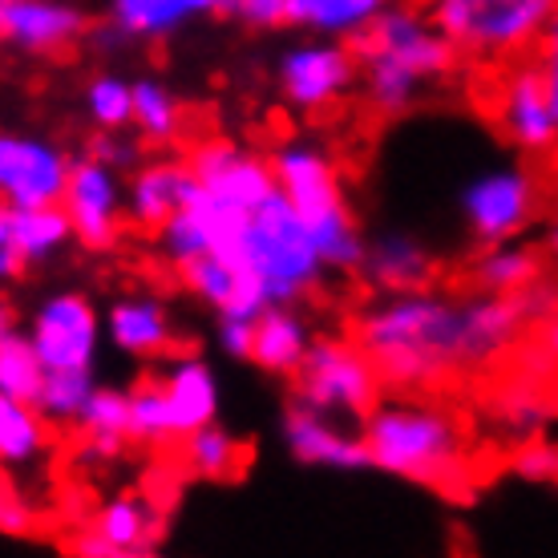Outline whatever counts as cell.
Returning a JSON list of instances; mask_svg holds the SVG:
<instances>
[{"label":"cell","instance_id":"1","mask_svg":"<svg viewBox=\"0 0 558 558\" xmlns=\"http://www.w3.org/2000/svg\"><path fill=\"white\" fill-rule=\"evenodd\" d=\"M352 336L392 389H433L470 364L465 300L433 288L389 292L356 316Z\"/></svg>","mask_w":558,"mask_h":558},{"label":"cell","instance_id":"2","mask_svg":"<svg viewBox=\"0 0 558 558\" xmlns=\"http://www.w3.org/2000/svg\"><path fill=\"white\" fill-rule=\"evenodd\" d=\"M352 49L361 61L364 101L380 118H405L433 82H446L461 57L425 9L401 0H392Z\"/></svg>","mask_w":558,"mask_h":558},{"label":"cell","instance_id":"3","mask_svg":"<svg viewBox=\"0 0 558 558\" xmlns=\"http://www.w3.org/2000/svg\"><path fill=\"white\" fill-rule=\"evenodd\" d=\"M361 433L368 465H377L380 474L421 486H449L465 470V429L446 405L392 397L361 421Z\"/></svg>","mask_w":558,"mask_h":558},{"label":"cell","instance_id":"4","mask_svg":"<svg viewBox=\"0 0 558 558\" xmlns=\"http://www.w3.org/2000/svg\"><path fill=\"white\" fill-rule=\"evenodd\" d=\"M231 255L259 279L271 304H300L304 295L320 288L324 271H328L316 252L307 215L283 191H276L264 207L252 210Z\"/></svg>","mask_w":558,"mask_h":558},{"label":"cell","instance_id":"5","mask_svg":"<svg viewBox=\"0 0 558 558\" xmlns=\"http://www.w3.org/2000/svg\"><path fill=\"white\" fill-rule=\"evenodd\" d=\"M425 13L458 45L461 57L510 65L538 49L558 0H425Z\"/></svg>","mask_w":558,"mask_h":558},{"label":"cell","instance_id":"6","mask_svg":"<svg viewBox=\"0 0 558 558\" xmlns=\"http://www.w3.org/2000/svg\"><path fill=\"white\" fill-rule=\"evenodd\" d=\"M377 361L368 356L356 336H316L300 373L292 377L295 405L320 409L332 417L364 421L380 405Z\"/></svg>","mask_w":558,"mask_h":558},{"label":"cell","instance_id":"7","mask_svg":"<svg viewBox=\"0 0 558 558\" xmlns=\"http://www.w3.org/2000/svg\"><path fill=\"white\" fill-rule=\"evenodd\" d=\"M543 203L538 179L534 170H526L522 162H494L482 167L477 174L461 182L458 210L461 223L470 231L477 247H494V243H510L526 227L534 223Z\"/></svg>","mask_w":558,"mask_h":558},{"label":"cell","instance_id":"8","mask_svg":"<svg viewBox=\"0 0 558 558\" xmlns=\"http://www.w3.org/2000/svg\"><path fill=\"white\" fill-rule=\"evenodd\" d=\"M361 77V61L349 41L307 37L288 45L276 61V89L295 113H328L352 94Z\"/></svg>","mask_w":558,"mask_h":558},{"label":"cell","instance_id":"9","mask_svg":"<svg viewBox=\"0 0 558 558\" xmlns=\"http://www.w3.org/2000/svg\"><path fill=\"white\" fill-rule=\"evenodd\" d=\"M28 336L41 352L49 373L57 368H94L106 344V312L94 307L85 292L61 288L49 292L28 316Z\"/></svg>","mask_w":558,"mask_h":558},{"label":"cell","instance_id":"10","mask_svg":"<svg viewBox=\"0 0 558 558\" xmlns=\"http://www.w3.org/2000/svg\"><path fill=\"white\" fill-rule=\"evenodd\" d=\"M70 150L37 130H9L0 138V195L9 207H57L73 179Z\"/></svg>","mask_w":558,"mask_h":558},{"label":"cell","instance_id":"11","mask_svg":"<svg viewBox=\"0 0 558 558\" xmlns=\"http://www.w3.org/2000/svg\"><path fill=\"white\" fill-rule=\"evenodd\" d=\"M70 210L73 235L85 252H113L122 243L126 219V170L110 167L106 158L85 150V158L73 162L70 191L61 198Z\"/></svg>","mask_w":558,"mask_h":558},{"label":"cell","instance_id":"12","mask_svg":"<svg viewBox=\"0 0 558 558\" xmlns=\"http://www.w3.org/2000/svg\"><path fill=\"white\" fill-rule=\"evenodd\" d=\"M494 122L502 138L522 154H546L558 146V106L550 98L543 61H510L494 89Z\"/></svg>","mask_w":558,"mask_h":558},{"label":"cell","instance_id":"13","mask_svg":"<svg viewBox=\"0 0 558 558\" xmlns=\"http://www.w3.org/2000/svg\"><path fill=\"white\" fill-rule=\"evenodd\" d=\"M252 219V210L235 207V203H227V198H215L210 191L198 186V195L179 210V215H170L167 223L158 227V255L167 259L170 267H182L198 259V255H210V252H231L243 235V227Z\"/></svg>","mask_w":558,"mask_h":558},{"label":"cell","instance_id":"14","mask_svg":"<svg viewBox=\"0 0 558 558\" xmlns=\"http://www.w3.org/2000/svg\"><path fill=\"white\" fill-rule=\"evenodd\" d=\"M0 37L16 57H61L89 37L77 0H0Z\"/></svg>","mask_w":558,"mask_h":558},{"label":"cell","instance_id":"15","mask_svg":"<svg viewBox=\"0 0 558 558\" xmlns=\"http://www.w3.org/2000/svg\"><path fill=\"white\" fill-rule=\"evenodd\" d=\"M279 437H283V449H288L300 465H312V470L356 474V470L368 465L364 433L352 429V421L320 413V409H307L292 401V409L279 421Z\"/></svg>","mask_w":558,"mask_h":558},{"label":"cell","instance_id":"16","mask_svg":"<svg viewBox=\"0 0 558 558\" xmlns=\"http://www.w3.org/2000/svg\"><path fill=\"white\" fill-rule=\"evenodd\" d=\"M73 235L70 210L61 207H9L0 210V276L16 279L25 267L53 264L65 252Z\"/></svg>","mask_w":558,"mask_h":558},{"label":"cell","instance_id":"17","mask_svg":"<svg viewBox=\"0 0 558 558\" xmlns=\"http://www.w3.org/2000/svg\"><path fill=\"white\" fill-rule=\"evenodd\" d=\"M191 167H195L203 191H210L215 198H227L243 210L264 207L267 198L279 191L271 158L247 150L239 142H203L191 154Z\"/></svg>","mask_w":558,"mask_h":558},{"label":"cell","instance_id":"18","mask_svg":"<svg viewBox=\"0 0 558 558\" xmlns=\"http://www.w3.org/2000/svg\"><path fill=\"white\" fill-rule=\"evenodd\" d=\"M198 195V174L191 167V158H150L138 162L126 179V219L142 235H158V227L167 223L170 215H179L191 198Z\"/></svg>","mask_w":558,"mask_h":558},{"label":"cell","instance_id":"19","mask_svg":"<svg viewBox=\"0 0 558 558\" xmlns=\"http://www.w3.org/2000/svg\"><path fill=\"white\" fill-rule=\"evenodd\" d=\"M271 170H276V186L292 198L304 215L328 210L344 203V186H340V170H336L332 154L312 138H283L276 150L267 154Z\"/></svg>","mask_w":558,"mask_h":558},{"label":"cell","instance_id":"20","mask_svg":"<svg viewBox=\"0 0 558 558\" xmlns=\"http://www.w3.org/2000/svg\"><path fill=\"white\" fill-rule=\"evenodd\" d=\"M179 276H182V288L195 295L203 307L219 312V316H252L255 320L271 304L267 292L259 288V279L239 264L231 252L198 255V259L179 267Z\"/></svg>","mask_w":558,"mask_h":558},{"label":"cell","instance_id":"21","mask_svg":"<svg viewBox=\"0 0 558 558\" xmlns=\"http://www.w3.org/2000/svg\"><path fill=\"white\" fill-rule=\"evenodd\" d=\"M158 538V514L150 502H142L138 494H118L101 506L89 531L77 534L73 555L82 558H130L150 555Z\"/></svg>","mask_w":558,"mask_h":558},{"label":"cell","instance_id":"22","mask_svg":"<svg viewBox=\"0 0 558 558\" xmlns=\"http://www.w3.org/2000/svg\"><path fill=\"white\" fill-rule=\"evenodd\" d=\"M106 344L130 361H158L174 349V316L150 292L118 295L106 307Z\"/></svg>","mask_w":558,"mask_h":558},{"label":"cell","instance_id":"23","mask_svg":"<svg viewBox=\"0 0 558 558\" xmlns=\"http://www.w3.org/2000/svg\"><path fill=\"white\" fill-rule=\"evenodd\" d=\"M433 276H437V255L413 231H380L377 239H368L361 279L373 292L389 295V292L429 288Z\"/></svg>","mask_w":558,"mask_h":558},{"label":"cell","instance_id":"24","mask_svg":"<svg viewBox=\"0 0 558 558\" xmlns=\"http://www.w3.org/2000/svg\"><path fill=\"white\" fill-rule=\"evenodd\" d=\"M223 13V0H106V25L118 41L162 45L191 21Z\"/></svg>","mask_w":558,"mask_h":558},{"label":"cell","instance_id":"25","mask_svg":"<svg viewBox=\"0 0 558 558\" xmlns=\"http://www.w3.org/2000/svg\"><path fill=\"white\" fill-rule=\"evenodd\" d=\"M312 328L295 312V304H267L255 316V344H252V364L264 368L271 377H295L304 364L307 349H312Z\"/></svg>","mask_w":558,"mask_h":558},{"label":"cell","instance_id":"26","mask_svg":"<svg viewBox=\"0 0 558 558\" xmlns=\"http://www.w3.org/2000/svg\"><path fill=\"white\" fill-rule=\"evenodd\" d=\"M158 377L167 385L170 409L179 421V441L186 433L203 429L219 417V380H215V368L203 356H195V352L170 356Z\"/></svg>","mask_w":558,"mask_h":558},{"label":"cell","instance_id":"27","mask_svg":"<svg viewBox=\"0 0 558 558\" xmlns=\"http://www.w3.org/2000/svg\"><path fill=\"white\" fill-rule=\"evenodd\" d=\"M53 458V421L33 401L0 397V461L13 474H28Z\"/></svg>","mask_w":558,"mask_h":558},{"label":"cell","instance_id":"28","mask_svg":"<svg viewBox=\"0 0 558 558\" xmlns=\"http://www.w3.org/2000/svg\"><path fill=\"white\" fill-rule=\"evenodd\" d=\"M550 417H555V401H550V392L534 377L510 380V385L498 389V397L489 401V425H494V433H498L502 441H510V446H526L534 437H543Z\"/></svg>","mask_w":558,"mask_h":558},{"label":"cell","instance_id":"29","mask_svg":"<svg viewBox=\"0 0 558 558\" xmlns=\"http://www.w3.org/2000/svg\"><path fill=\"white\" fill-rule=\"evenodd\" d=\"M392 0H288V25L307 37L356 41Z\"/></svg>","mask_w":558,"mask_h":558},{"label":"cell","instance_id":"30","mask_svg":"<svg viewBox=\"0 0 558 558\" xmlns=\"http://www.w3.org/2000/svg\"><path fill=\"white\" fill-rule=\"evenodd\" d=\"M470 279H474L477 292H494V295H518L526 292L534 279H543V255L538 247H526V243H494V247H482L477 259L470 264Z\"/></svg>","mask_w":558,"mask_h":558},{"label":"cell","instance_id":"31","mask_svg":"<svg viewBox=\"0 0 558 558\" xmlns=\"http://www.w3.org/2000/svg\"><path fill=\"white\" fill-rule=\"evenodd\" d=\"M179 453H182V465H186V474L203 477V482H227V477H235L243 470V461H247V449L239 441L235 433H227L219 421H210L203 429L186 433L179 441Z\"/></svg>","mask_w":558,"mask_h":558},{"label":"cell","instance_id":"32","mask_svg":"<svg viewBox=\"0 0 558 558\" xmlns=\"http://www.w3.org/2000/svg\"><path fill=\"white\" fill-rule=\"evenodd\" d=\"M312 223V239H316V252H320L328 271H361L364 252H368V239H364L361 223L352 219L349 203H336L328 210L307 215Z\"/></svg>","mask_w":558,"mask_h":558},{"label":"cell","instance_id":"33","mask_svg":"<svg viewBox=\"0 0 558 558\" xmlns=\"http://www.w3.org/2000/svg\"><path fill=\"white\" fill-rule=\"evenodd\" d=\"M45 377H49V368H45L28 328H16L13 320H4V332H0V397L37 401Z\"/></svg>","mask_w":558,"mask_h":558},{"label":"cell","instance_id":"34","mask_svg":"<svg viewBox=\"0 0 558 558\" xmlns=\"http://www.w3.org/2000/svg\"><path fill=\"white\" fill-rule=\"evenodd\" d=\"M134 134L150 146H174L182 134V101L167 82L138 77L134 82Z\"/></svg>","mask_w":558,"mask_h":558},{"label":"cell","instance_id":"35","mask_svg":"<svg viewBox=\"0 0 558 558\" xmlns=\"http://www.w3.org/2000/svg\"><path fill=\"white\" fill-rule=\"evenodd\" d=\"M94 392H98L94 368H57V373L45 377V385L33 405L41 409L53 425H73V429H77V421L85 417V409H89V401H94Z\"/></svg>","mask_w":558,"mask_h":558},{"label":"cell","instance_id":"36","mask_svg":"<svg viewBox=\"0 0 558 558\" xmlns=\"http://www.w3.org/2000/svg\"><path fill=\"white\" fill-rule=\"evenodd\" d=\"M130 437L146 441V446L179 441V421H174L162 377H146L130 389Z\"/></svg>","mask_w":558,"mask_h":558},{"label":"cell","instance_id":"37","mask_svg":"<svg viewBox=\"0 0 558 558\" xmlns=\"http://www.w3.org/2000/svg\"><path fill=\"white\" fill-rule=\"evenodd\" d=\"M82 110L94 130L134 126V82H126L122 73H94L85 82Z\"/></svg>","mask_w":558,"mask_h":558},{"label":"cell","instance_id":"38","mask_svg":"<svg viewBox=\"0 0 558 558\" xmlns=\"http://www.w3.org/2000/svg\"><path fill=\"white\" fill-rule=\"evenodd\" d=\"M77 433H85V437H113V441H126L130 437V392L98 385L94 401H89V409H85V417L77 421Z\"/></svg>","mask_w":558,"mask_h":558},{"label":"cell","instance_id":"39","mask_svg":"<svg viewBox=\"0 0 558 558\" xmlns=\"http://www.w3.org/2000/svg\"><path fill=\"white\" fill-rule=\"evenodd\" d=\"M510 470H514L522 482L558 486V441H543V437H534V441H526V446H518Z\"/></svg>","mask_w":558,"mask_h":558},{"label":"cell","instance_id":"40","mask_svg":"<svg viewBox=\"0 0 558 558\" xmlns=\"http://www.w3.org/2000/svg\"><path fill=\"white\" fill-rule=\"evenodd\" d=\"M215 344L231 361H252L255 320L252 316H215Z\"/></svg>","mask_w":558,"mask_h":558},{"label":"cell","instance_id":"41","mask_svg":"<svg viewBox=\"0 0 558 558\" xmlns=\"http://www.w3.org/2000/svg\"><path fill=\"white\" fill-rule=\"evenodd\" d=\"M223 13L247 28L288 25V0H223Z\"/></svg>","mask_w":558,"mask_h":558},{"label":"cell","instance_id":"42","mask_svg":"<svg viewBox=\"0 0 558 558\" xmlns=\"http://www.w3.org/2000/svg\"><path fill=\"white\" fill-rule=\"evenodd\" d=\"M89 154L106 158V162H110V167H118V170H134L142 162L138 142L126 138L122 130H98V138L89 142Z\"/></svg>","mask_w":558,"mask_h":558},{"label":"cell","instance_id":"43","mask_svg":"<svg viewBox=\"0 0 558 558\" xmlns=\"http://www.w3.org/2000/svg\"><path fill=\"white\" fill-rule=\"evenodd\" d=\"M518 307H522V316H526V324L531 320H550L558 312V283H550V279H534L526 292L514 295Z\"/></svg>","mask_w":558,"mask_h":558},{"label":"cell","instance_id":"44","mask_svg":"<svg viewBox=\"0 0 558 558\" xmlns=\"http://www.w3.org/2000/svg\"><path fill=\"white\" fill-rule=\"evenodd\" d=\"M538 61H543L546 82H550V98H555V106H558V13H555V21L546 25L543 41H538Z\"/></svg>","mask_w":558,"mask_h":558},{"label":"cell","instance_id":"45","mask_svg":"<svg viewBox=\"0 0 558 558\" xmlns=\"http://www.w3.org/2000/svg\"><path fill=\"white\" fill-rule=\"evenodd\" d=\"M538 352H543L546 361L558 364V312L550 320H543V332H538Z\"/></svg>","mask_w":558,"mask_h":558},{"label":"cell","instance_id":"46","mask_svg":"<svg viewBox=\"0 0 558 558\" xmlns=\"http://www.w3.org/2000/svg\"><path fill=\"white\" fill-rule=\"evenodd\" d=\"M0 522H4V531H9V534L28 531V510H21L16 502H4V510H0Z\"/></svg>","mask_w":558,"mask_h":558},{"label":"cell","instance_id":"47","mask_svg":"<svg viewBox=\"0 0 558 558\" xmlns=\"http://www.w3.org/2000/svg\"><path fill=\"white\" fill-rule=\"evenodd\" d=\"M546 252H550L558 259V219L550 227H546Z\"/></svg>","mask_w":558,"mask_h":558}]
</instances>
